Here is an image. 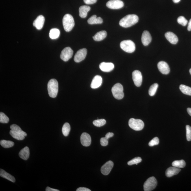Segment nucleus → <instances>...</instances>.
<instances>
[{
    "label": "nucleus",
    "instance_id": "nucleus-1",
    "mask_svg": "<svg viewBox=\"0 0 191 191\" xmlns=\"http://www.w3.org/2000/svg\"><path fill=\"white\" fill-rule=\"evenodd\" d=\"M138 16L136 15H128L120 20L119 25L123 27H129L138 23Z\"/></svg>",
    "mask_w": 191,
    "mask_h": 191
},
{
    "label": "nucleus",
    "instance_id": "nucleus-2",
    "mask_svg": "<svg viewBox=\"0 0 191 191\" xmlns=\"http://www.w3.org/2000/svg\"><path fill=\"white\" fill-rule=\"evenodd\" d=\"M59 85L56 79H52L48 83V90L50 97L54 98L56 97L58 94Z\"/></svg>",
    "mask_w": 191,
    "mask_h": 191
},
{
    "label": "nucleus",
    "instance_id": "nucleus-3",
    "mask_svg": "<svg viewBox=\"0 0 191 191\" xmlns=\"http://www.w3.org/2000/svg\"><path fill=\"white\" fill-rule=\"evenodd\" d=\"M62 23L64 29L67 32L71 31L75 25L73 18L70 14H66L64 16Z\"/></svg>",
    "mask_w": 191,
    "mask_h": 191
},
{
    "label": "nucleus",
    "instance_id": "nucleus-4",
    "mask_svg": "<svg viewBox=\"0 0 191 191\" xmlns=\"http://www.w3.org/2000/svg\"><path fill=\"white\" fill-rule=\"evenodd\" d=\"M120 46L123 50L127 53H132L136 49L134 42L130 40L122 41L120 42Z\"/></svg>",
    "mask_w": 191,
    "mask_h": 191
},
{
    "label": "nucleus",
    "instance_id": "nucleus-5",
    "mask_svg": "<svg viewBox=\"0 0 191 191\" xmlns=\"http://www.w3.org/2000/svg\"><path fill=\"white\" fill-rule=\"evenodd\" d=\"M124 89L122 85L120 83H117L112 87V91L115 99L121 100L124 97Z\"/></svg>",
    "mask_w": 191,
    "mask_h": 191
},
{
    "label": "nucleus",
    "instance_id": "nucleus-6",
    "mask_svg": "<svg viewBox=\"0 0 191 191\" xmlns=\"http://www.w3.org/2000/svg\"><path fill=\"white\" fill-rule=\"evenodd\" d=\"M129 125L132 129L135 131H141L143 129L144 123L141 120L131 118L129 120Z\"/></svg>",
    "mask_w": 191,
    "mask_h": 191
},
{
    "label": "nucleus",
    "instance_id": "nucleus-7",
    "mask_svg": "<svg viewBox=\"0 0 191 191\" xmlns=\"http://www.w3.org/2000/svg\"><path fill=\"white\" fill-rule=\"evenodd\" d=\"M157 185V181L154 177H150L144 183L143 187L145 191H151L156 188Z\"/></svg>",
    "mask_w": 191,
    "mask_h": 191
},
{
    "label": "nucleus",
    "instance_id": "nucleus-8",
    "mask_svg": "<svg viewBox=\"0 0 191 191\" xmlns=\"http://www.w3.org/2000/svg\"><path fill=\"white\" fill-rule=\"evenodd\" d=\"M73 53V50L71 48L69 47L65 48L61 52L60 58L65 62H67L72 58Z\"/></svg>",
    "mask_w": 191,
    "mask_h": 191
},
{
    "label": "nucleus",
    "instance_id": "nucleus-9",
    "mask_svg": "<svg viewBox=\"0 0 191 191\" xmlns=\"http://www.w3.org/2000/svg\"><path fill=\"white\" fill-rule=\"evenodd\" d=\"M106 6L111 9H118L122 8L124 3L121 0H110L107 2Z\"/></svg>",
    "mask_w": 191,
    "mask_h": 191
},
{
    "label": "nucleus",
    "instance_id": "nucleus-10",
    "mask_svg": "<svg viewBox=\"0 0 191 191\" xmlns=\"http://www.w3.org/2000/svg\"><path fill=\"white\" fill-rule=\"evenodd\" d=\"M132 79L134 84L137 87L141 85L142 81V76L141 73L138 70H135L132 73Z\"/></svg>",
    "mask_w": 191,
    "mask_h": 191
},
{
    "label": "nucleus",
    "instance_id": "nucleus-11",
    "mask_svg": "<svg viewBox=\"0 0 191 191\" xmlns=\"http://www.w3.org/2000/svg\"><path fill=\"white\" fill-rule=\"evenodd\" d=\"M87 53V50L85 48L79 50L76 53L74 61L75 62L79 63L84 60L86 57Z\"/></svg>",
    "mask_w": 191,
    "mask_h": 191
},
{
    "label": "nucleus",
    "instance_id": "nucleus-12",
    "mask_svg": "<svg viewBox=\"0 0 191 191\" xmlns=\"http://www.w3.org/2000/svg\"><path fill=\"white\" fill-rule=\"evenodd\" d=\"M114 166V163L112 161H109L104 164L101 168V172L103 175H107L110 173Z\"/></svg>",
    "mask_w": 191,
    "mask_h": 191
},
{
    "label": "nucleus",
    "instance_id": "nucleus-13",
    "mask_svg": "<svg viewBox=\"0 0 191 191\" xmlns=\"http://www.w3.org/2000/svg\"><path fill=\"white\" fill-rule=\"evenodd\" d=\"M157 67L161 72L164 75H168L170 72V68L168 65L165 62L161 61L157 64Z\"/></svg>",
    "mask_w": 191,
    "mask_h": 191
},
{
    "label": "nucleus",
    "instance_id": "nucleus-14",
    "mask_svg": "<svg viewBox=\"0 0 191 191\" xmlns=\"http://www.w3.org/2000/svg\"><path fill=\"white\" fill-rule=\"evenodd\" d=\"M80 141L83 146H90L91 142V139L90 135L86 132L83 133L80 137Z\"/></svg>",
    "mask_w": 191,
    "mask_h": 191
},
{
    "label": "nucleus",
    "instance_id": "nucleus-15",
    "mask_svg": "<svg viewBox=\"0 0 191 191\" xmlns=\"http://www.w3.org/2000/svg\"><path fill=\"white\" fill-rule=\"evenodd\" d=\"M99 67L102 71L109 72L114 69V66L112 63L103 62L100 64Z\"/></svg>",
    "mask_w": 191,
    "mask_h": 191
},
{
    "label": "nucleus",
    "instance_id": "nucleus-16",
    "mask_svg": "<svg viewBox=\"0 0 191 191\" xmlns=\"http://www.w3.org/2000/svg\"><path fill=\"white\" fill-rule=\"evenodd\" d=\"M45 22V18L42 15L37 17L33 23V25L38 30H40L43 27Z\"/></svg>",
    "mask_w": 191,
    "mask_h": 191
},
{
    "label": "nucleus",
    "instance_id": "nucleus-17",
    "mask_svg": "<svg viewBox=\"0 0 191 191\" xmlns=\"http://www.w3.org/2000/svg\"><path fill=\"white\" fill-rule=\"evenodd\" d=\"M142 42L144 46H147L151 42V36L149 31H144L143 33L142 36Z\"/></svg>",
    "mask_w": 191,
    "mask_h": 191
},
{
    "label": "nucleus",
    "instance_id": "nucleus-18",
    "mask_svg": "<svg viewBox=\"0 0 191 191\" xmlns=\"http://www.w3.org/2000/svg\"><path fill=\"white\" fill-rule=\"evenodd\" d=\"M102 82V79L101 76L96 75L92 80L91 84V87L93 89L99 88L101 86Z\"/></svg>",
    "mask_w": 191,
    "mask_h": 191
},
{
    "label": "nucleus",
    "instance_id": "nucleus-19",
    "mask_svg": "<svg viewBox=\"0 0 191 191\" xmlns=\"http://www.w3.org/2000/svg\"><path fill=\"white\" fill-rule=\"evenodd\" d=\"M165 37L167 40L172 44H176L179 41V39L177 36L174 33L170 31L166 32L165 34Z\"/></svg>",
    "mask_w": 191,
    "mask_h": 191
},
{
    "label": "nucleus",
    "instance_id": "nucleus-20",
    "mask_svg": "<svg viewBox=\"0 0 191 191\" xmlns=\"http://www.w3.org/2000/svg\"><path fill=\"white\" fill-rule=\"evenodd\" d=\"M181 169L175 167H170L167 169L166 176L168 177H171L174 175H177L181 171Z\"/></svg>",
    "mask_w": 191,
    "mask_h": 191
},
{
    "label": "nucleus",
    "instance_id": "nucleus-21",
    "mask_svg": "<svg viewBox=\"0 0 191 191\" xmlns=\"http://www.w3.org/2000/svg\"><path fill=\"white\" fill-rule=\"evenodd\" d=\"M30 155L29 148L27 146H26L21 149L19 153V156L20 158L24 160H26L29 158Z\"/></svg>",
    "mask_w": 191,
    "mask_h": 191
},
{
    "label": "nucleus",
    "instance_id": "nucleus-22",
    "mask_svg": "<svg viewBox=\"0 0 191 191\" xmlns=\"http://www.w3.org/2000/svg\"><path fill=\"white\" fill-rule=\"evenodd\" d=\"M90 7L86 5L81 6L79 8V15L81 18H85L86 17L88 13L90 10Z\"/></svg>",
    "mask_w": 191,
    "mask_h": 191
},
{
    "label": "nucleus",
    "instance_id": "nucleus-23",
    "mask_svg": "<svg viewBox=\"0 0 191 191\" xmlns=\"http://www.w3.org/2000/svg\"><path fill=\"white\" fill-rule=\"evenodd\" d=\"M107 36V33L105 31H102L97 32L93 37L94 40L96 41H100L102 40L106 37Z\"/></svg>",
    "mask_w": 191,
    "mask_h": 191
},
{
    "label": "nucleus",
    "instance_id": "nucleus-24",
    "mask_svg": "<svg viewBox=\"0 0 191 191\" xmlns=\"http://www.w3.org/2000/svg\"><path fill=\"white\" fill-rule=\"evenodd\" d=\"M0 176L1 177L8 179V180L14 183L15 181V178L10 174L7 173L4 170L1 169L0 170Z\"/></svg>",
    "mask_w": 191,
    "mask_h": 191
},
{
    "label": "nucleus",
    "instance_id": "nucleus-25",
    "mask_svg": "<svg viewBox=\"0 0 191 191\" xmlns=\"http://www.w3.org/2000/svg\"><path fill=\"white\" fill-rule=\"evenodd\" d=\"M88 23L90 25L101 24L103 23V20L101 17H97L96 15H94L89 18L88 20Z\"/></svg>",
    "mask_w": 191,
    "mask_h": 191
},
{
    "label": "nucleus",
    "instance_id": "nucleus-26",
    "mask_svg": "<svg viewBox=\"0 0 191 191\" xmlns=\"http://www.w3.org/2000/svg\"><path fill=\"white\" fill-rule=\"evenodd\" d=\"M10 134L13 138L18 140H23L25 138V136L21 133L17 132L12 130L10 132Z\"/></svg>",
    "mask_w": 191,
    "mask_h": 191
},
{
    "label": "nucleus",
    "instance_id": "nucleus-27",
    "mask_svg": "<svg viewBox=\"0 0 191 191\" xmlns=\"http://www.w3.org/2000/svg\"><path fill=\"white\" fill-rule=\"evenodd\" d=\"M60 34V31L57 29H53L50 31L49 37L51 39H56L59 37Z\"/></svg>",
    "mask_w": 191,
    "mask_h": 191
},
{
    "label": "nucleus",
    "instance_id": "nucleus-28",
    "mask_svg": "<svg viewBox=\"0 0 191 191\" xmlns=\"http://www.w3.org/2000/svg\"><path fill=\"white\" fill-rule=\"evenodd\" d=\"M179 89L183 94L191 96V88L190 87L181 84L180 85Z\"/></svg>",
    "mask_w": 191,
    "mask_h": 191
},
{
    "label": "nucleus",
    "instance_id": "nucleus-29",
    "mask_svg": "<svg viewBox=\"0 0 191 191\" xmlns=\"http://www.w3.org/2000/svg\"><path fill=\"white\" fill-rule=\"evenodd\" d=\"M70 130V124L66 122L63 125L62 128V132L64 136H67L69 135Z\"/></svg>",
    "mask_w": 191,
    "mask_h": 191
},
{
    "label": "nucleus",
    "instance_id": "nucleus-30",
    "mask_svg": "<svg viewBox=\"0 0 191 191\" xmlns=\"http://www.w3.org/2000/svg\"><path fill=\"white\" fill-rule=\"evenodd\" d=\"M0 144L3 147L6 148L12 147L14 144V142L12 141L5 140H1Z\"/></svg>",
    "mask_w": 191,
    "mask_h": 191
},
{
    "label": "nucleus",
    "instance_id": "nucleus-31",
    "mask_svg": "<svg viewBox=\"0 0 191 191\" xmlns=\"http://www.w3.org/2000/svg\"><path fill=\"white\" fill-rule=\"evenodd\" d=\"M172 165L177 168H184L186 165V163H185V161L183 160H176L172 162Z\"/></svg>",
    "mask_w": 191,
    "mask_h": 191
},
{
    "label": "nucleus",
    "instance_id": "nucleus-32",
    "mask_svg": "<svg viewBox=\"0 0 191 191\" xmlns=\"http://www.w3.org/2000/svg\"><path fill=\"white\" fill-rule=\"evenodd\" d=\"M10 129L12 130L17 132H18L21 133V134L23 135V136H26L27 134L25 132L22 130L21 128L19 126L16 125V124H12L10 126Z\"/></svg>",
    "mask_w": 191,
    "mask_h": 191
},
{
    "label": "nucleus",
    "instance_id": "nucleus-33",
    "mask_svg": "<svg viewBox=\"0 0 191 191\" xmlns=\"http://www.w3.org/2000/svg\"><path fill=\"white\" fill-rule=\"evenodd\" d=\"M158 86L159 85L157 83H154L151 85L149 90V94L150 96H152L155 95Z\"/></svg>",
    "mask_w": 191,
    "mask_h": 191
},
{
    "label": "nucleus",
    "instance_id": "nucleus-34",
    "mask_svg": "<svg viewBox=\"0 0 191 191\" xmlns=\"http://www.w3.org/2000/svg\"><path fill=\"white\" fill-rule=\"evenodd\" d=\"M106 122V120L105 119H101L94 120L93 124L96 127H100L104 125Z\"/></svg>",
    "mask_w": 191,
    "mask_h": 191
},
{
    "label": "nucleus",
    "instance_id": "nucleus-35",
    "mask_svg": "<svg viewBox=\"0 0 191 191\" xmlns=\"http://www.w3.org/2000/svg\"><path fill=\"white\" fill-rule=\"evenodd\" d=\"M142 161V159L141 157H136L132 159V160L128 161L127 162V164L130 166L132 165L135 164L137 165L139 163L141 162Z\"/></svg>",
    "mask_w": 191,
    "mask_h": 191
},
{
    "label": "nucleus",
    "instance_id": "nucleus-36",
    "mask_svg": "<svg viewBox=\"0 0 191 191\" xmlns=\"http://www.w3.org/2000/svg\"><path fill=\"white\" fill-rule=\"evenodd\" d=\"M9 121L8 116L3 113H0V122L2 123H7Z\"/></svg>",
    "mask_w": 191,
    "mask_h": 191
},
{
    "label": "nucleus",
    "instance_id": "nucleus-37",
    "mask_svg": "<svg viewBox=\"0 0 191 191\" xmlns=\"http://www.w3.org/2000/svg\"><path fill=\"white\" fill-rule=\"evenodd\" d=\"M177 22L178 23L184 26H186L188 23V20H187L186 18L183 16H179L178 18Z\"/></svg>",
    "mask_w": 191,
    "mask_h": 191
},
{
    "label": "nucleus",
    "instance_id": "nucleus-38",
    "mask_svg": "<svg viewBox=\"0 0 191 191\" xmlns=\"http://www.w3.org/2000/svg\"><path fill=\"white\" fill-rule=\"evenodd\" d=\"M186 129L187 140L188 141H191V127L190 125H187Z\"/></svg>",
    "mask_w": 191,
    "mask_h": 191
},
{
    "label": "nucleus",
    "instance_id": "nucleus-39",
    "mask_svg": "<svg viewBox=\"0 0 191 191\" xmlns=\"http://www.w3.org/2000/svg\"><path fill=\"white\" fill-rule=\"evenodd\" d=\"M159 143V139L157 137H155L150 141L149 143V146H153L158 145Z\"/></svg>",
    "mask_w": 191,
    "mask_h": 191
},
{
    "label": "nucleus",
    "instance_id": "nucleus-40",
    "mask_svg": "<svg viewBox=\"0 0 191 191\" xmlns=\"http://www.w3.org/2000/svg\"><path fill=\"white\" fill-rule=\"evenodd\" d=\"M108 139H107L105 137L101 138L100 139V144L102 146H105L108 145Z\"/></svg>",
    "mask_w": 191,
    "mask_h": 191
},
{
    "label": "nucleus",
    "instance_id": "nucleus-41",
    "mask_svg": "<svg viewBox=\"0 0 191 191\" xmlns=\"http://www.w3.org/2000/svg\"><path fill=\"white\" fill-rule=\"evenodd\" d=\"M97 0H84V3L87 4H92L95 3Z\"/></svg>",
    "mask_w": 191,
    "mask_h": 191
},
{
    "label": "nucleus",
    "instance_id": "nucleus-42",
    "mask_svg": "<svg viewBox=\"0 0 191 191\" xmlns=\"http://www.w3.org/2000/svg\"><path fill=\"white\" fill-rule=\"evenodd\" d=\"M77 191H91L90 189L85 188V187H80L77 189Z\"/></svg>",
    "mask_w": 191,
    "mask_h": 191
},
{
    "label": "nucleus",
    "instance_id": "nucleus-43",
    "mask_svg": "<svg viewBox=\"0 0 191 191\" xmlns=\"http://www.w3.org/2000/svg\"><path fill=\"white\" fill-rule=\"evenodd\" d=\"M114 136V133L112 132H108L107 133V134L105 135V137L107 139H108L109 138H112Z\"/></svg>",
    "mask_w": 191,
    "mask_h": 191
},
{
    "label": "nucleus",
    "instance_id": "nucleus-44",
    "mask_svg": "<svg viewBox=\"0 0 191 191\" xmlns=\"http://www.w3.org/2000/svg\"><path fill=\"white\" fill-rule=\"evenodd\" d=\"M45 190L46 191H60L59 190H56V189H53V188H50V187H46Z\"/></svg>",
    "mask_w": 191,
    "mask_h": 191
},
{
    "label": "nucleus",
    "instance_id": "nucleus-45",
    "mask_svg": "<svg viewBox=\"0 0 191 191\" xmlns=\"http://www.w3.org/2000/svg\"><path fill=\"white\" fill-rule=\"evenodd\" d=\"M188 31H191V19L190 20L189 23H188Z\"/></svg>",
    "mask_w": 191,
    "mask_h": 191
},
{
    "label": "nucleus",
    "instance_id": "nucleus-46",
    "mask_svg": "<svg viewBox=\"0 0 191 191\" xmlns=\"http://www.w3.org/2000/svg\"><path fill=\"white\" fill-rule=\"evenodd\" d=\"M187 112H188V113L189 115L191 116V108H188L187 109Z\"/></svg>",
    "mask_w": 191,
    "mask_h": 191
},
{
    "label": "nucleus",
    "instance_id": "nucleus-47",
    "mask_svg": "<svg viewBox=\"0 0 191 191\" xmlns=\"http://www.w3.org/2000/svg\"><path fill=\"white\" fill-rule=\"evenodd\" d=\"M181 0H173V2L175 3H178Z\"/></svg>",
    "mask_w": 191,
    "mask_h": 191
},
{
    "label": "nucleus",
    "instance_id": "nucleus-48",
    "mask_svg": "<svg viewBox=\"0 0 191 191\" xmlns=\"http://www.w3.org/2000/svg\"><path fill=\"white\" fill-rule=\"evenodd\" d=\"M190 75H191V69H190Z\"/></svg>",
    "mask_w": 191,
    "mask_h": 191
}]
</instances>
